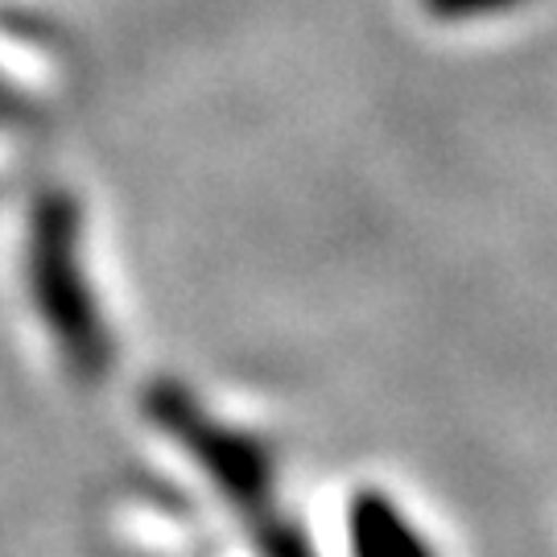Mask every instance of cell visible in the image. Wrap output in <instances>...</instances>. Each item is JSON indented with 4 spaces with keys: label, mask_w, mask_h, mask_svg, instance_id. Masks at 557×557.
Wrapping results in <instances>:
<instances>
[{
    "label": "cell",
    "mask_w": 557,
    "mask_h": 557,
    "mask_svg": "<svg viewBox=\"0 0 557 557\" xmlns=\"http://www.w3.org/2000/svg\"><path fill=\"white\" fill-rule=\"evenodd\" d=\"M529 0H421L425 17L442 25H479V21H499L520 13Z\"/></svg>",
    "instance_id": "2"
},
{
    "label": "cell",
    "mask_w": 557,
    "mask_h": 557,
    "mask_svg": "<svg viewBox=\"0 0 557 557\" xmlns=\"http://www.w3.org/2000/svg\"><path fill=\"white\" fill-rule=\"evenodd\" d=\"M343 549L347 557H442L434 533L413 517V508L380 483H363L347 496Z\"/></svg>",
    "instance_id": "1"
}]
</instances>
